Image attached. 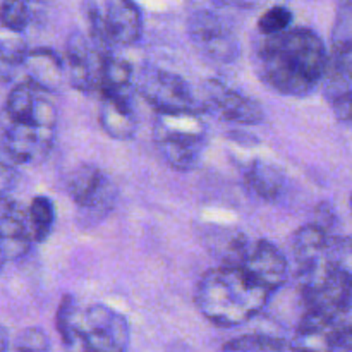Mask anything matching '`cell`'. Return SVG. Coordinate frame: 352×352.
<instances>
[{
	"mask_svg": "<svg viewBox=\"0 0 352 352\" xmlns=\"http://www.w3.org/2000/svg\"><path fill=\"white\" fill-rule=\"evenodd\" d=\"M10 347L9 344V332H7L6 327L0 325V352L7 351Z\"/></svg>",
	"mask_w": 352,
	"mask_h": 352,
	"instance_id": "cell-31",
	"label": "cell"
},
{
	"mask_svg": "<svg viewBox=\"0 0 352 352\" xmlns=\"http://www.w3.org/2000/svg\"><path fill=\"white\" fill-rule=\"evenodd\" d=\"M206 244L212 253L220 258V265L227 267H243L251 248L246 234L237 229H227L226 232L206 236Z\"/></svg>",
	"mask_w": 352,
	"mask_h": 352,
	"instance_id": "cell-18",
	"label": "cell"
},
{
	"mask_svg": "<svg viewBox=\"0 0 352 352\" xmlns=\"http://www.w3.org/2000/svg\"><path fill=\"white\" fill-rule=\"evenodd\" d=\"M243 268L270 292L280 289L289 277L287 258L267 239L256 241L250 248Z\"/></svg>",
	"mask_w": 352,
	"mask_h": 352,
	"instance_id": "cell-11",
	"label": "cell"
},
{
	"mask_svg": "<svg viewBox=\"0 0 352 352\" xmlns=\"http://www.w3.org/2000/svg\"><path fill=\"white\" fill-rule=\"evenodd\" d=\"M107 36L113 47H131L143 33V14L134 0H105L103 2Z\"/></svg>",
	"mask_w": 352,
	"mask_h": 352,
	"instance_id": "cell-12",
	"label": "cell"
},
{
	"mask_svg": "<svg viewBox=\"0 0 352 352\" xmlns=\"http://www.w3.org/2000/svg\"><path fill=\"white\" fill-rule=\"evenodd\" d=\"M322 86L325 100L337 119L352 124V81L332 60L329 62Z\"/></svg>",
	"mask_w": 352,
	"mask_h": 352,
	"instance_id": "cell-17",
	"label": "cell"
},
{
	"mask_svg": "<svg viewBox=\"0 0 352 352\" xmlns=\"http://www.w3.org/2000/svg\"><path fill=\"white\" fill-rule=\"evenodd\" d=\"M244 182L248 191L263 201H277L285 189V177L277 167L254 160L244 170Z\"/></svg>",
	"mask_w": 352,
	"mask_h": 352,
	"instance_id": "cell-16",
	"label": "cell"
},
{
	"mask_svg": "<svg viewBox=\"0 0 352 352\" xmlns=\"http://www.w3.org/2000/svg\"><path fill=\"white\" fill-rule=\"evenodd\" d=\"M330 60L347 76L352 81V47L342 48V50H337L330 54Z\"/></svg>",
	"mask_w": 352,
	"mask_h": 352,
	"instance_id": "cell-30",
	"label": "cell"
},
{
	"mask_svg": "<svg viewBox=\"0 0 352 352\" xmlns=\"http://www.w3.org/2000/svg\"><path fill=\"white\" fill-rule=\"evenodd\" d=\"M325 261L352 282V237L330 236L325 250Z\"/></svg>",
	"mask_w": 352,
	"mask_h": 352,
	"instance_id": "cell-20",
	"label": "cell"
},
{
	"mask_svg": "<svg viewBox=\"0 0 352 352\" xmlns=\"http://www.w3.org/2000/svg\"><path fill=\"white\" fill-rule=\"evenodd\" d=\"M292 24V12L287 7L275 6L268 9L267 12L261 14L258 21V31L261 36H272V34L284 33L291 28Z\"/></svg>",
	"mask_w": 352,
	"mask_h": 352,
	"instance_id": "cell-26",
	"label": "cell"
},
{
	"mask_svg": "<svg viewBox=\"0 0 352 352\" xmlns=\"http://www.w3.org/2000/svg\"><path fill=\"white\" fill-rule=\"evenodd\" d=\"M78 309L79 306L76 302L74 296L65 294L62 298L60 305H58L57 315H55V327H57V332L60 336L62 344L67 349H72V346H74V323Z\"/></svg>",
	"mask_w": 352,
	"mask_h": 352,
	"instance_id": "cell-24",
	"label": "cell"
},
{
	"mask_svg": "<svg viewBox=\"0 0 352 352\" xmlns=\"http://www.w3.org/2000/svg\"><path fill=\"white\" fill-rule=\"evenodd\" d=\"M205 96L210 107L226 120L243 126H256L263 122L265 110L261 103L237 89L229 88L222 81L208 79L205 82Z\"/></svg>",
	"mask_w": 352,
	"mask_h": 352,
	"instance_id": "cell-10",
	"label": "cell"
},
{
	"mask_svg": "<svg viewBox=\"0 0 352 352\" xmlns=\"http://www.w3.org/2000/svg\"><path fill=\"white\" fill-rule=\"evenodd\" d=\"M28 45L19 36L0 38V76H9L14 69L23 67Z\"/></svg>",
	"mask_w": 352,
	"mask_h": 352,
	"instance_id": "cell-25",
	"label": "cell"
},
{
	"mask_svg": "<svg viewBox=\"0 0 352 352\" xmlns=\"http://www.w3.org/2000/svg\"><path fill=\"white\" fill-rule=\"evenodd\" d=\"M54 141L55 127L9 120L3 133V151L14 164H34L50 153Z\"/></svg>",
	"mask_w": 352,
	"mask_h": 352,
	"instance_id": "cell-8",
	"label": "cell"
},
{
	"mask_svg": "<svg viewBox=\"0 0 352 352\" xmlns=\"http://www.w3.org/2000/svg\"><path fill=\"white\" fill-rule=\"evenodd\" d=\"M28 222L34 243H43L54 230L55 206L47 196H36L28 208Z\"/></svg>",
	"mask_w": 352,
	"mask_h": 352,
	"instance_id": "cell-19",
	"label": "cell"
},
{
	"mask_svg": "<svg viewBox=\"0 0 352 352\" xmlns=\"http://www.w3.org/2000/svg\"><path fill=\"white\" fill-rule=\"evenodd\" d=\"M153 141L168 167L179 172L192 170L206 148V124L198 110L158 113Z\"/></svg>",
	"mask_w": 352,
	"mask_h": 352,
	"instance_id": "cell-3",
	"label": "cell"
},
{
	"mask_svg": "<svg viewBox=\"0 0 352 352\" xmlns=\"http://www.w3.org/2000/svg\"><path fill=\"white\" fill-rule=\"evenodd\" d=\"M67 192L79 213H82V223L86 226L98 223L117 201V188L112 179L91 164H81L71 172Z\"/></svg>",
	"mask_w": 352,
	"mask_h": 352,
	"instance_id": "cell-5",
	"label": "cell"
},
{
	"mask_svg": "<svg viewBox=\"0 0 352 352\" xmlns=\"http://www.w3.org/2000/svg\"><path fill=\"white\" fill-rule=\"evenodd\" d=\"M330 55L322 38L309 28H294L263 36L254 50L261 81L285 96H308L322 86Z\"/></svg>",
	"mask_w": 352,
	"mask_h": 352,
	"instance_id": "cell-1",
	"label": "cell"
},
{
	"mask_svg": "<svg viewBox=\"0 0 352 352\" xmlns=\"http://www.w3.org/2000/svg\"><path fill=\"white\" fill-rule=\"evenodd\" d=\"M31 21L28 0H3L0 6V24L14 34L23 33Z\"/></svg>",
	"mask_w": 352,
	"mask_h": 352,
	"instance_id": "cell-23",
	"label": "cell"
},
{
	"mask_svg": "<svg viewBox=\"0 0 352 352\" xmlns=\"http://www.w3.org/2000/svg\"><path fill=\"white\" fill-rule=\"evenodd\" d=\"M351 212H352V196H351Z\"/></svg>",
	"mask_w": 352,
	"mask_h": 352,
	"instance_id": "cell-33",
	"label": "cell"
},
{
	"mask_svg": "<svg viewBox=\"0 0 352 352\" xmlns=\"http://www.w3.org/2000/svg\"><path fill=\"white\" fill-rule=\"evenodd\" d=\"M103 55L93 47L91 40L85 34H69L65 41V74L72 88L81 93H89L100 88V74H102Z\"/></svg>",
	"mask_w": 352,
	"mask_h": 352,
	"instance_id": "cell-9",
	"label": "cell"
},
{
	"mask_svg": "<svg viewBox=\"0 0 352 352\" xmlns=\"http://www.w3.org/2000/svg\"><path fill=\"white\" fill-rule=\"evenodd\" d=\"M6 261H7L6 254H3V251L0 250V270H2V267H3V265H6Z\"/></svg>",
	"mask_w": 352,
	"mask_h": 352,
	"instance_id": "cell-32",
	"label": "cell"
},
{
	"mask_svg": "<svg viewBox=\"0 0 352 352\" xmlns=\"http://www.w3.org/2000/svg\"><path fill=\"white\" fill-rule=\"evenodd\" d=\"M17 182V172L10 162L0 158V199L7 198Z\"/></svg>",
	"mask_w": 352,
	"mask_h": 352,
	"instance_id": "cell-28",
	"label": "cell"
},
{
	"mask_svg": "<svg viewBox=\"0 0 352 352\" xmlns=\"http://www.w3.org/2000/svg\"><path fill=\"white\" fill-rule=\"evenodd\" d=\"M313 222L318 223V226H322L323 229H327L330 232L337 222V213L333 210V206L327 201L320 203L315 208V220Z\"/></svg>",
	"mask_w": 352,
	"mask_h": 352,
	"instance_id": "cell-29",
	"label": "cell"
},
{
	"mask_svg": "<svg viewBox=\"0 0 352 352\" xmlns=\"http://www.w3.org/2000/svg\"><path fill=\"white\" fill-rule=\"evenodd\" d=\"M136 91L158 113L198 110L191 86L179 74L165 69L144 67L136 79Z\"/></svg>",
	"mask_w": 352,
	"mask_h": 352,
	"instance_id": "cell-6",
	"label": "cell"
},
{
	"mask_svg": "<svg viewBox=\"0 0 352 352\" xmlns=\"http://www.w3.org/2000/svg\"><path fill=\"white\" fill-rule=\"evenodd\" d=\"M352 47V0H337L332 26V52Z\"/></svg>",
	"mask_w": 352,
	"mask_h": 352,
	"instance_id": "cell-21",
	"label": "cell"
},
{
	"mask_svg": "<svg viewBox=\"0 0 352 352\" xmlns=\"http://www.w3.org/2000/svg\"><path fill=\"white\" fill-rule=\"evenodd\" d=\"M332 234L322 226L309 222L294 232L291 239L292 256L298 265V274L316 267L325 260V250Z\"/></svg>",
	"mask_w": 352,
	"mask_h": 352,
	"instance_id": "cell-14",
	"label": "cell"
},
{
	"mask_svg": "<svg viewBox=\"0 0 352 352\" xmlns=\"http://www.w3.org/2000/svg\"><path fill=\"white\" fill-rule=\"evenodd\" d=\"M223 351H287L292 349V344L278 337H268L254 333V336H241L232 339L222 347Z\"/></svg>",
	"mask_w": 352,
	"mask_h": 352,
	"instance_id": "cell-22",
	"label": "cell"
},
{
	"mask_svg": "<svg viewBox=\"0 0 352 352\" xmlns=\"http://www.w3.org/2000/svg\"><path fill=\"white\" fill-rule=\"evenodd\" d=\"M23 69L28 81L45 93L58 91L67 79L64 60L52 48H34L28 52Z\"/></svg>",
	"mask_w": 352,
	"mask_h": 352,
	"instance_id": "cell-13",
	"label": "cell"
},
{
	"mask_svg": "<svg viewBox=\"0 0 352 352\" xmlns=\"http://www.w3.org/2000/svg\"><path fill=\"white\" fill-rule=\"evenodd\" d=\"M189 38L192 45L215 62H234L239 57V41L232 28L217 14L201 10L189 17Z\"/></svg>",
	"mask_w": 352,
	"mask_h": 352,
	"instance_id": "cell-7",
	"label": "cell"
},
{
	"mask_svg": "<svg viewBox=\"0 0 352 352\" xmlns=\"http://www.w3.org/2000/svg\"><path fill=\"white\" fill-rule=\"evenodd\" d=\"M131 330L126 316L105 305L79 308L71 351L122 352L129 349Z\"/></svg>",
	"mask_w": 352,
	"mask_h": 352,
	"instance_id": "cell-4",
	"label": "cell"
},
{
	"mask_svg": "<svg viewBox=\"0 0 352 352\" xmlns=\"http://www.w3.org/2000/svg\"><path fill=\"white\" fill-rule=\"evenodd\" d=\"M12 349L24 352H47L50 351V340L48 336L41 329L31 327L19 332V336L14 339Z\"/></svg>",
	"mask_w": 352,
	"mask_h": 352,
	"instance_id": "cell-27",
	"label": "cell"
},
{
	"mask_svg": "<svg viewBox=\"0 0 352 352\" xmlns=\"http://www.w3.org/2000/svg\"><path fill=\"white\" fill-rule=\"evenodd\" d=\"M133 103L134 102L117 98V96L102 95L98 110L100 126L113 140H131L136 133L138 120Z\"/></svg>",
	"mask_w": 352,
	"mask_h": 352,
	"instance_id": "cell-15",
	"label": "cell"
},
{
	"mask_svg": "<svg viewBox=\"0 0 352 352\" xmlns=\"http://www.w3.org/2000/svg\"><path fill=\"white\" fill-rule=\"evenodd\" d=\"M270 294L243 267L219 265L199 278L195 302L213 325L237 327L260 315Z\"/></svg>",
	"mask_w": 352,
	"mask_h": 352,
	"instance_id": "cell-2",
	"label": "cell"
}]
</instances>
